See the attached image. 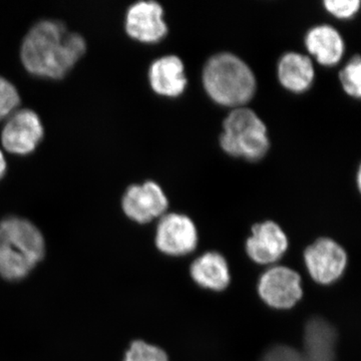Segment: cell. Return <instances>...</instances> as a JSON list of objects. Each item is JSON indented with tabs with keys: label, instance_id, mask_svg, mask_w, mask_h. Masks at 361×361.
Masks as SVG:
<instances>
[{
	"label": "cell",
	"instance_id": "30bf717a",
	"mask_svg": "<svg viewBox=\"0 0 361 361\" xmlns=\"http://www.w3.org/2000/svg\"><path fill=\"white\" fill-rule=\"evenodd\" d=\"M125 28L129 37L137 42H160L168 33L163 7L156 1L135 2L126 13Z\"/></svg>",
	"mask_w": 361,
	"mask_h": 361
},
{
	"label": "cell",
	"instance_id": "4fadbf2b",
	"mask_svg": "<svg viewBox=\"0 0 361 361\" xmlns=\"http://www.w3.org/2000/svg\"><path fill=\"white\" fill-rule=\"evenodd\" d=\"M336 331L322 318L308 322L304 334L302 355L306 361L336 360Z\"/></svg>",
	"mask_w": 361,
	"mask_h": 361
},
{
	"label": "cell",
	"instance_id": "6da1fadb",
	"mask_svg": "<svg viewBox=\"0 0 361 361\" xmlns=\"http://www.w3.org/2000/svg\"><path fill=\"white\" fill-rule=\"evenodd\" d=\"M85 51L87 42L80 33L71 32L61 21L44 20L26 33L20 59L25 70L35 77L61 80Z\"/></svg>",
	"mask_w": 361,
	"mask_h": 361
},
{
	"label": "cell",
	"instance_id": "44dd1931",
	"mask_svg": "<svg viewBox=\"0 0 361 361\" xmlns=\"http://www.w3.org/2000/svg\"><path fill=\"white\" fill-rule=\"evenodd\" d=\"M260 361H306L301 351L287 345H276L268 349Z\"/></svg>",
	"mask_w": 361,
	"mask_h": 361
},
{
	"label": "cell",
	"instance_id": "2e32d148",
	"mask_svg": "<svg viewBox=\"0 0 361 361\" xmlns=\"http://www.w3.org/2000/svg\"><path fill=\"white\" fill-rule=\"evenodd\" d=\"M191 276L197 284L213 291H222L230 283V272L226 259L217 252H208L194 261Z\"/></svg>",
	"mask_w": 361,
	"mask_h": 361
},
{
	"label": "cell",
	"instance_id": "7a4b0ae2",
	"mask_svg": "<svg viewBox=\"0 0 361 361\" xmlns=\"http://www.w3.org/2000/svg\"><path fill=\"white\" fill-rule=\"evenodd\" d=\"M45 239L30 220L9 216L0 221V277L20 281L27 277L45 256Z\"/></svg>",
	"mask_w": 361,
	"mask_h": 361
},
{
	"label": "cell",
	"instance_id": "e0dca14e",
	"mask_svg": "<svg viewBox=\"0 0 361 361\" xmlns=\"http://www.w3.org/2000/svg\"><path fill=\"white\" fill-rule=\"evenodd\" d=\"M342 87L348 96L360 99L361 96V61L353 56L339 73Z\"/></svg>",
	"mask_w": 361,
	"mask_h": 361
},
{
	"label": "cell",
	"instance_id": "ac0fdd59",
	"mask_svg": "<svg viewBox=\"0 0 361 361\" xmlns=\"http://www.w3.org/2000/svg\"><path fill=\"white\" fill-rule=\"evenodd\" d=\"M123 361H169L167 353L144 341H135L126 351Z\"/></svg>",
	"mask_w": 361,
	"mask_h": 361
},
{
	"label": "cell",
	"instance_id": "9c48e42d",
	"mask_svg": "<svg viewBox=\"0 0 361 361\" xmlns=\"http://www.w3.org/2000/svg\"><path fill=\"white\" fill-rule=\"evenodd\" d=\"M156 246L169 256H184L191 253L198 243V232L188 216L171 213L161 216L157 226Z\"/></svg>",
	"mask_w": 361,
	"mask_h": 361
},
{
	"label": "cell",
	"instance_id": "7402d4cb",
	"mask_svg": "<svg viewBox=\"0 0 361 361\" xmlns=\"http://www.w3.org/2000/svg\"><path fill=\"white\" fill-rule=\"evenodd\" d=\"M7 171V163L6 157H4V154L2 153L1 149H0V180L4 177L6 174Z\"/></svg>",
	"mask_w": 361,
	"mask_h": 361
},
{
	"label": "cell",
	"instance_id": "ffe728a7",
	"mask_svg": "<svg viewBox=\"0 0 361 361\" xmlns=\"http://www.w3.org/2000/svg\"><path fill=\"white\" fill-rule=\"evenodd\" d=\"M324 7L327 11L337 18H353L360 11V0H325Z\"/></svg>",
	"mask_w": 361,
	"mask_h": 361
},
{
	"label": "cell",
	"instance_id": "ba28073f",
	"mask_svg": "<svg viewBox=\"0 0 361 361\" xmlns=\"http://www.w3.org/2000/svg\"><path fill=\"white\" fill-rule=\"evenodd\" d=\"M169 207L167 196L154 180L128 188L122 199L123 213L139 224H147L165 215Z\"/></svg>",
	"mask_w": 361,
	"mask_h": 361
},
{
	"label": "cell",
	"instance_id": "52a82bcc",
	"mask_svg": "<svg viewBox=\"0 0 361 361\" xmlns=\"http://www.w3.org/2000/svg\"><path fill=\"white\" fill-rule=\"evenodd\" d=\"M304 260L310 276L323 285L337 281L348 264L344 249L329 238L318 239L307 247L304 252Z\"/></svg>",
	"mask_w": 361,
	"mask_h": 361
},
{
	"label": "cell",
	"instance_id": "277c9868",
	"mask_svg": "<svg viewBox=\"0 0 361 361\" xmlns=\"http://www.w3.org/2000/svg\"><path fill=\"white\" fill-rule=\"evenodd\" d=\"M220 146L228 155L248 161L260 160L270 147L267 128L251 109H234L223 122Z\"/></svg>",
	"mask_w": 361,
	"mask_h": 361
},
{
	"label": "cell",
	"instance_id": "8fae6325",
	"mask_svg": "<svg viewBox=\"0 0 361 361\" xmlns=\"http://www.w3.org/2000/svg\"><path fill=\"white\" fill-rule=\"evenodd\" d=\"M288 249V239L283 230L273 221L259 223L252 227V235L246 242L249 257L258 264L277 262Z\"/></svg>",
	"mask_w": 361,
	"mask_h": 361
},
{
	"label": "cell",
	"instance_id": "9a60e30c",
	"mask_svg": "<svg viewBox=\"0 0 361 361\" xmlns=\"http://www.w3.org/2000/svg\"><path fill=\"white\" fill-rule=\"evenodd\" d=\"M277 73L280 84L295 94L310 89L315 77L311 59L298 52L285 54L278 63Z\"/></svg>",
	"mask_w": 361,
	"mask_h": 361
},
{
	"label": "cell",
	"instance_id": "5b68a950",
	"mask_svg": "<svg viewBox=\"0 0 361 361\" xmlns=\"http://www.w3.org/2000/svg\"><path fill=\"white\" fill-rule=\"evenodd\" d=\"M44 135L39 116L30 109H21L6 118L1 132L2 146L14 155H28L37 148Z\"/></svg>",
	"mask_w": 361,
	"mask_h": 361
},
{
	"label": "cell",
	"instance_id": "3957f363",
	"mask_svg": "<svg viewBox=\"0 0 361 361\" xmlns=\"http://www.w3.org/2000/svg\"><path fill=\"white\" fill-rule=\"evenodd\" d=\"M202 78L207 94L222 106L240 108L255 94L253 71L241 59L229 52L216 54L209 59Z\"/></svg>",
	"mask_w": 361,
	"mask_h": 361
},
{
	"label": "cell",
	"instance_id": "8992f818",
	"mask_svg": "<svg viewBox=\"0 0 361 361\" xmlns=\"http://www.w3.org/2000/svg\"><path fill=\"white\" fill-rule=\"evenodd\" d=\"M258 292L270 307L289 310L302 298L300 275L284 266L271 267L260 277Z\"/></svg>",
	"mask_w": 361,
	"mask_h": 361
},
{
	"label": "cell",
	"instance_id": "d6986e66",
	"mask_svg": "<svg viewBox=\"0 0 361 361\" xmlns=\"http://www.w3.org/2000/svg\"><path fill=\"white\" fill-rule=\"evenodd\" d=\"M20 104L18 90L6 78L0 75V121L6 120Z\"/></svg>",
	"mask_w": 361,
	"mask_h": 361
},
{
	"label": "cell",
	"instance_id": "7c38bea8",
	"mask_svg": "<svg viewBox=\"0 0 361 361\" xmlns=\"http://www.w3.org/2000/svg\"><path fill=\"white\" fill-rule=\"evenodd\" d=\"M149 82L154 92L160 96H180L188 82L184 63L177 56L156 59L149 68Z\"/></svg>",
	"mask_w": 361,
	"mask_h": 361
},
{
	"label": "cell",
	"instance_id": "5bb4252c",
	"mask_svg": "<svg viewBox=\"0 0 361 361\" xmlns=\"http://www.w3.org/2000/svg\"><path fill=\"white\" fill-rule=\"evenodd\" d=\"M305 45L311 56L322 66H336L343 56V39L341 33L330 25L311 28L306 35Z\"/></svg>",
	"mask_w": 361,
	"mask_h": 361
}]
</instances>
